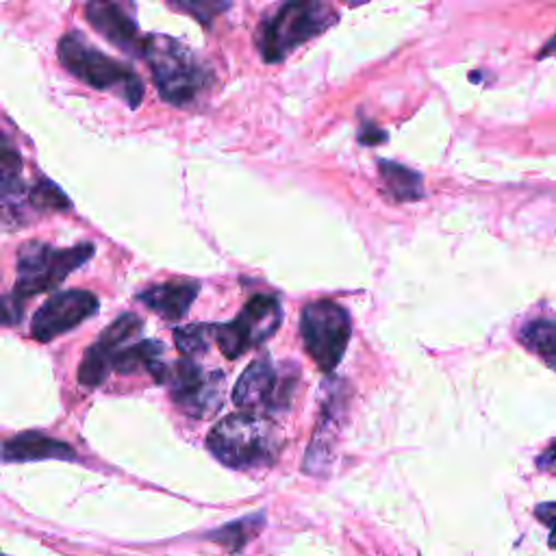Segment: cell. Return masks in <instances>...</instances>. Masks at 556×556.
<instances>
[{"mask_svg": "<svg viewBox=\"0 0 556 556\" xmlns=\"http://www.w3.org/2000/svg\"><path fill=\"white\" fill-rule=\"evenodd\" d=\"M343 2H348L350 7H358V4H365V2H369V0H343Z\"/></svg>", "mask_w": 556, "mask_h": 556, "instance_id": "83f0119b", "label": "cell"}, {"mask_svg": "<svg viewBox=\"0 0 556 556\" xmlns=\"http://www.w3.org/2000/svg\"><path fill=\"white\" fill-rule=\"evenodd\" d=\"M206 447L226 467L252 469L274 463L280 437L269 419L243 410L222 419L206 437Z\"/></svg>", "mask_w": 556, "mask_h": 556, "instance_id": "3957f363", "label": "cell"}, {"mask_svg": "<svg viewBox=\"0 0 556 556\" xmlns=\"http://www.w3.org/2000/svg\"><path fill=\"white\" fill-rule=\"evenodd\" d=\"M163 384L169 387L174 404L191 417L206 419L215 415L226 395V378L219 369L204 371L193 358H180L167 365Z\"/></svg>", "mask_w": 556, "mask_h": 556, "instance_id": "52a82bcc", "label": "cell"}, {"mask_svg": "<svg viewBox=\"0 0 556 556\" xmlns=\"http://www.w3.org/2000/svg\"><path fill=\"white\" fill-rule=\"evenodd\" d=\"M28 204L37 211H67L72 206L67 195L46 178L28 191Z\"/></svg>", "mask_w": 556, "mask_h": 556, "instance_id": "44dd1931", "label": "cell"}, {"mask_svg": "<svg viewBox=\"0 0 556 556\" xmlns=\"http://www.w3.org/2000/svg\"><path fill=\"white\" fill-rule=\"evenodd\" d=\"M198 291H200V285L195 280H176V282L152 285L143 289L137 298L159 317L176 321L187 315Z\"/></svg>", "mask_w": 556, "mask_h": 556, "instance_id": "4fadbf2b", "label": "cell"}, {"mask_svg": "<svg viewBox=\"0 0 556 556\" xmlns=\"http://www.w3.org/2000/svg\"><path fill=\"white\" fill-rule=\"evenodd\" d=\"M26 204H28V193L22 182V172L0 169V228L15 230L24 226Z\"/></svg>", "mask_w": 556, "mask_h": 556, "instance_id": "9a60e30c", "label": "cell"}, {"mask_svg": "<svg viewBox=\"0 0 556 556\" xmlns=\"http://www.w3.org/2000/svg\"><path fill=\"white\" fill-rule=\"evenodd\" d=\"M141 59L148 63L161 100L174 106H189L213 83L211 70L193 50L167 35H146Z\"/></svg>", "mask_w": 556, "mask_h": 556, "instance_id": "6da1fadb", "label": "cell"}, {"mask_svg": "<svg viewBox=\"0 0 556 556\" xmlns=\"http://www.w3.org/2000/svg\"><path fill=\"white\" fill-rule=\"evenodd\" d=\"M552 460H554V445H547V452L543 458H536V465L539 467H552Z\"/></svg>", "mask_w": 556, "mask_h": 556, "instance_id": "484cf974", "label": "cell"}, {"mask_svg": "<svg viewBox=\"0 0 556 556\" xmlns=\"http://www.w3.org/2000/svg\"><path fill=\"white\" fill-rule=\"evenodd\" d=\"M300 334L308 356L321 371L330 374L341 363L350 343V315L330 300L308 302L300 315Z\"/></svg>", "mask_w": 556, "mask_h": 556, "instance_id": "8992f818", "label": "cell"}, {"mask_svg": "<svg viewBox=\"0 0 556 556\" xmlns=\"http://www.w3.org/2000/svg\"><path fill=\"white\" fill-rule=\"evenodd\" d=\"M59 61L80 83L115 93L130 109H137L143 102L141 78L122 61L100 52L80 33H67L61 37Z\"/></svg>", "mask_w": 556, "mask_h": 556, "instance_id": "277c9868", "label": "cell"}, {"mask_svg": "<svg viewBox=\"0 0 556 556\" xmlns=\"http://www.w3.org/2000/svg\"><path fill=\"white\" fill-rule=\"evenodd\" d=\"M282 319V308L274 295H254L250 298L241 313L226 324L211 326L213 339L219 352L228 358H237L250 348L269 339Z\"/></svg>", "mask_w": 556, "mask_h": 556, "instance_id": "ba28073f", "label": "cell"}, {"mask_svg": "<svg viewBox=\"0 0 556 556\" xmlns=\"http://www.w3.org/2000/svg\"><path fill=\"white\" fill-rule=\"evenodd\" d=\"M43 458H59V460H72L76 458L74 450L56 441L52 437H46L41 432H22L0 447V460L11 463H24V460H43Z\"/></svg>", "mask_w": 556, "mask_h": 556, "instance_id": "5bb4252c", "label": "cell"}, {"mask_svg": "<svg viewBox=\"0 0 556 556\" xmlns=\"http://www.w3.org/2000/svg\"><path fill=\"white\" fill-rule=\"evenodd\" d=\"M167 4L202 26H211V22L230 7V0H167Z\"/></svg>", "mask_w": 556, "mask_h": 556, "instance_id": "ffe728a7", "label": "cell"}, {"mask_svg": "<svg viewBox=\"0 0 556 556\" xmlns=\"http://www.w3.org/2000/svg\"><path fill=\"white\" fill-rule=\"evenodd\" d=\"M85 17L117 50L141 56L146 35H141L135 20L132 0H89L85 4Z\"/></svg>", "mask_w": 556, "mask_h": 556, "instance_id": "30bf717a", "label": "cell"}, {"mask_svg": "<svg viewBox=\"0 0 556 556\" xmlns=\"http://www.w3.org/2000/svg\"><path fill=\"white\" fill-rule=\"evenodd\" d=\"M280 393L289 391L278 380V371L267 358H258L252 361L239 376L232 389V402L248 413L261 415V410H274L278 404H282Z\"/></svg>", "mask_w": 556, "mask_h": 556, "instance_id": "7c38bea8", "label": "cell"}, {"mask_svg": "<svg viewBox=\"0 0 556 556\" xmlns=\"http://www.w3.org/2000/svg\"><path fill=\"white\" fill-rule=\"evenodd\" d=\"M22 319V298L17 293L0 298V324L15 326Z\"/></svg>", "mask_w": 556, "mask_h": 556, "instance_id": "7402d4cb", "label": "cell"}, {"mask_svg": "<svg viewBox=\"0 0 556 556\" xmlns=\"http://www.w3.org/2000/svg\"><path fill=\"white\" fill-rule=\"evenodd\" d=\"M358 141L365 143V146H374V143H382L387 141V132L376 128L371 122H365L358 130Z\"/></svg>", "mask_w": 556, "mask_h": 556, "instance_id": "cb8c5ba5", "label": "cell"}, {"mask_svg": "<svg viewBox=\"0 0 556 556\" xmlns=\"http://www.w3.org/2000/svg\"><path fill=\"white\" fill-rule=\"evenodd\" d=\"M552 46H554V39L549 37V39H547V43H545V48H543V52L539 54V59H543V56H549V52H552Z\"/></svg>", "mask_w": 556, "mask_h": 556, "instance_id": "4316f807", "label": "cell"}, {"mask_svg": "<svg viewBox=\"0 0 556 556\" xmlns=\"http://www.w3.org/2000/svg\"><path fill=\"white\" fill-rule=\"evenodd\" d=\"M519 341L534 354H539L549 367L556 356V324L552 319H532L519 330Z\"/></svg>", "mask_w": 556, "mask_h": 556, "instance_id": "e0dca14e", "label": "cell"}, {"mask_svg": "<svg viewBox=\"0 0 556 556\" xmlns=\"http://www.w3.org/2000/svg\"><path fill=\"white\" fill-rule=\"evenodd\" d=\"M265 523V515L263 513H254L250 517H243V519H237L232 523H226L222 528H217L215 532L208 534L211 541L224 545L226 549L230 552H237L241 549L254 534H258V530L263 528Z\"/></svg>", "mask_w": 556, "mask_h": 556, "instance_id": "ac0fdd59", "label": "cell"}, {"mask_svg": "<svg viewBox=\"0 0 556 556\" xmlns=\"http://www.w3.org/2000/svg\"><path fill=\"white\" fill-rule=\"evenodd\" d=\"M208 334H211V326L189 324L174 330V343L182 356L193 358L208 350Z\"/></svg>", "mask_w": 556, "mask_h": 556, "instance_id": "d6986e66", "label": "cell"}, {"mask_svg": "<svg viewBox=\"0 0 556 556\" xmlns=\"http://www.w3.org/2000/svg\"><path fill=\"white\" fill-rule=\"evenodd\" d=\"M93 254L91 243L74 248H52L41 241H30L17 252V280L15 293L24 300L28 295L59 287L70 271L87 263Z\"/></svg>", "mask_w": 556, "mask_h": 556, "instance_id": "5b68a950", "label": "cell"}, {"mask_svg": "<svg viewBox=\"0 0 556 556\" xmlns=\"http://www.w3.org/2000/svg\"><path fill=\"white\" fill-rule=\"evenodd\" d=\"M98 311V298L85 289H70L52 295L30 321V334L37 341H52L54 337L76 328Z\"/></svg>", "mask_w": 556, "mask_h": 556, "instance_id": "9c48e42d", "label": "cell"}, {"mask_svg": "<svg viewBox=\"0 0 556 556\" xmlns=\"http://www.w3.org/2000/svg\"><path fill=\"white\" fill-rule=\"evenodd\" d=\"M378 172L387 193L397 202H415L424 198V178L419 172L395 161H378Z\"/></svg>", "mask_w": 556, "mask_h": 556, "instance_id": "2e32d148", "label": "cell"}, {"mask_svg": "<svg viewBox=\"0 0 556 556\" xmlns=\"http://www.w3.org/2000/svg\"><path fill=\"white\" fill-rule=\"evenodd\" d=\"M0 169H17L22 172V156L11 143V139L0 130Z\"/></svg>", "mask_w": 556, "mask_h": 556, "instance_id": "603a6c76", "label": "cell"}, {"mask_svg": "<svg viewBox=\"0 0 556 556\" xmlns=\"http://www.w3.org/2000/svg\"><path fill=\"white\" fill-rule=\"evenodd\" d=\"M554 504L552 502H547V504H543V506H536V517H541L543 519V523L549 528V532H552V519H554Z\"/></svg>", "mask_w": 556, "mask_h": 556, "instance_id": "d4e9b609", "label": "cell"}, {"mask_svg": "<svg viewBox=\"0 0 556 556\" xmlns=\"http://www.w3.org/2000/svg\"><path fill=\"white\" fill-rule=\"evenodd\" d=\"M339 13L326 0H282L256 26V48L265 63H280L293 50L334 26Z\"/></svg>", "mask_w": 556, "mask_h": 556, "instance_id": "7a4b0ae2", "label": "cell"}, {"mask_svg": "<svg viewBox=\"0 0 556 556\" xmlns=\"http://www.w3.org/2000/svg\"><path fill=\"white\" fill-rule=\"evenodd\" d=\"M143 330V321L135 313H124L117 319H113L98 341L87 348L80 365H78V382L85 387H98L111 371V358L113 354L137 341Z\"/></svg>", "mask_w": 556, "mask_h": 556, "instance_id": "8fae6325", "label": "cell"}]
</instances>
